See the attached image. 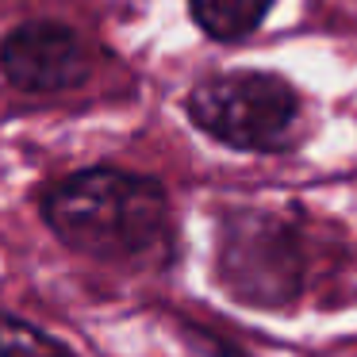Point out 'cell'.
Returning <instances> with one entry per match:
<instances>
[{"instance_id": "obj_4", "label": "cell", "mask_w": 357, "mask_h": 357, "mask_svg": "<svg viewBox=\"0 0 357 357\" xmlns=\"http://www.w3.org/2000/svg\"><path fill=\"white\" fill-rule=\"evenodd\" d=\"M0 73L24 93H66L89 81L93 58L73 27L27 20L0 39Z\"/></svg>"}, {"instance_id": "obj_5", "label": "cell", "mask_w": 357, "mask_h": 357, "mask_svg": "<svg viewBox=\"0 0 357 357\" xmlns=\"http://www.w3.org/2000/svg\"><path fill=\"white\" fill-rule=\"evenodd\" d=\"M192 20L208 39L215 43H242L265 24L273 0H188Z\"/></svg>"}, {"instance_id": "obj_1", "label": "cell", "mask_w": 357, "mask_h": 357, "mask_svg": "<svg viewBox=\"0 0 357 357\" xmlns=\"http://www.w3.org/2000/svg\"><path fill=\"white\" fill-rule=\"evenodd\" d=\"M43 219L70 250L100 261H150L169 246V196L154 177L77 169L43 192Z\"/></svg>"}, {"instance_id": "obj_3", "label": "cell", "mask_w": 357, "mask_h": 357, "mask_svg": "<svg viewBox=\"0 0 357 357\" xmlns=\"http://www.w3.org/2000/svg\"><path fill=\"white\" fill-rule=\"evenodd\" d=\"M215 277L238 303L284 307L303 292L307 257L296 227L269 211H231L219 227Z\"/></svg>"}, {"instance_id": "obj_2", "label": "cell", "mask_w": 357, "mask_h": 357, "mask_svg": "<svg viewBox=\"0 0 357 357\" xmlns=\"http://www.w3.org/2000/svg\"><path fill=\"white\" fill-rule=\"evenodd\" d=\"M185 112L208 139L242 154H284L300 135V93L277 73H215L188 93Z\"/></svg>"}, {"instance_id": "obj_6", "label": "cell", "mask_w": 357, "mask_h": 357, "mask_svg": "<svg viewBox=\"0 0 357 357\" xmlns=\"http://www.w3.org/2000/svg\"><path fill=\"white\" fill-rule=\"evenodd\" d=\"M0 357H73L58 338L31 326L27 319L0 311Z\"/></svg>"}]
</instances>
